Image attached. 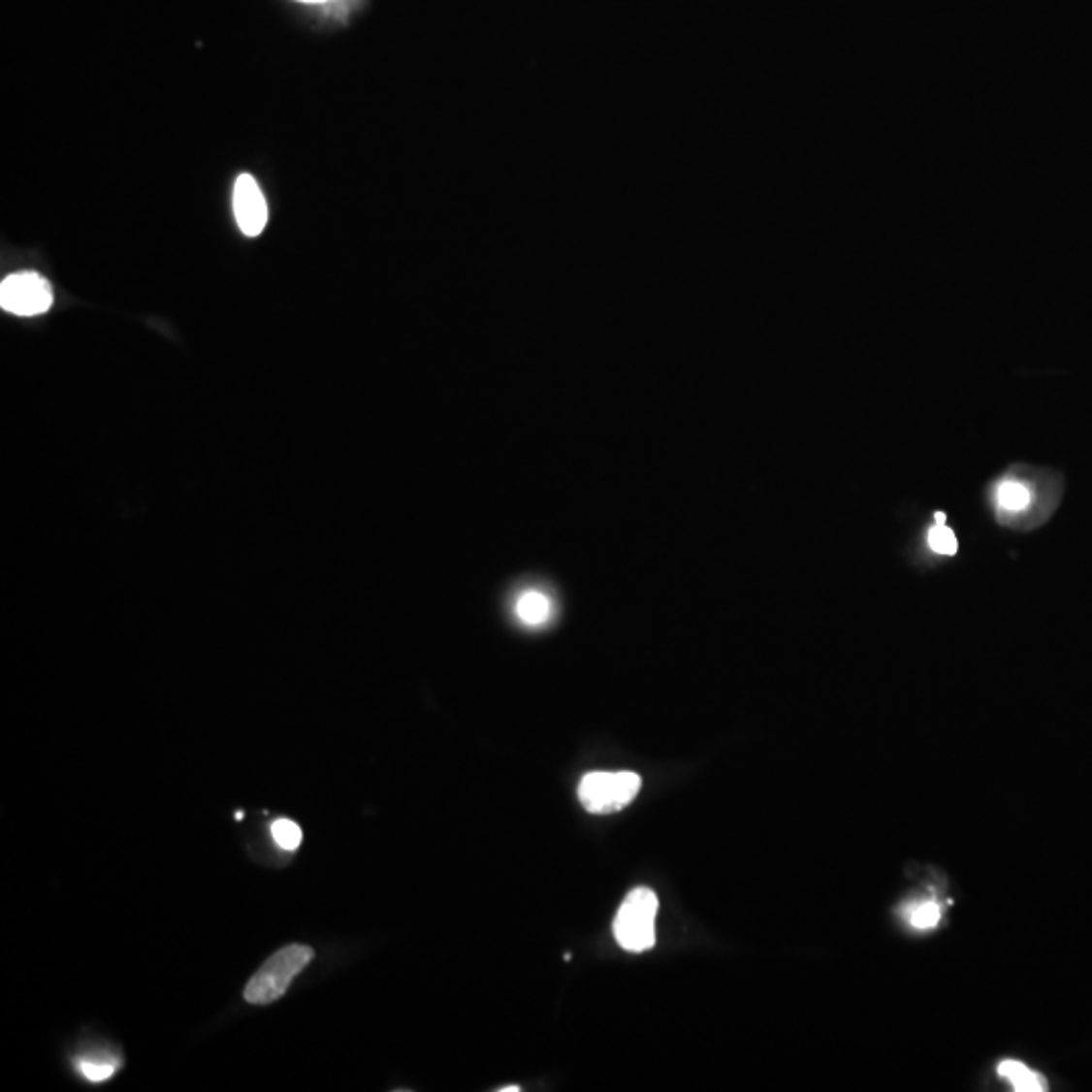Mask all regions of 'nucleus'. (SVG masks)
Masks as SVG:
<instances>
[{
    "label": "nucleus",
    "instance_id": "f257e3e1",
    "mask_svg": "<svg viewBox=\"0 0 1092 1092\" xmlns=\"http://www.w3.org/2000/svg\"><path fill=\"white\" fill-rule=\"evenodd\" d=\"M314 951L305 945H288L273 953L245 987V1000L253 1006H268L288 991L300 971L312 961Z\"/></svg>",
    "mask_w": 1092,
    "mask_h": 1092
},
{
    "label": "nucleus",
    "instance_id": "f03ea898",
    "mask_svg": "<svg viewBox=\"0 0 1092 1092\" xmlns=\"http://www.w3.org/2000/svg\"><path fill=\"white\" fill-rule=\"evenodd\" d=\"M658 896L650 888H635L622 902L613 922L615 941L629 953H644L656 943Z\"/></svg>",
    "mask_w": 1092,
    "mask_h": 1092
},
{
    "label": "nucleus",
    "instance_id": "7ed1b4c3",
    "mask_svg": "<svg viewBox=\"0 0 1092 1092\" xmlns=\"http://www.w3.org/2000/svg\"><path fill=\"white\" fill-rule=\"evenodd\" d=\"M642 789V777L631 771L587 773L579 783V801L591 814L624 810Z\"/></svg>",
    "mask_w": 1092,
    "mask_h": 1092
},
{
    "label": "nucleus",
    "instance_id": "20e7f679",
    "mask_svg": "<svg viewBox=\"0 0 1092 1092\" xmlns=\"http://www.w3.org/2000/svg\"><path fill=\"white\" fill-rule=\"evenodd\" d=\"M0 305L15 316H39L53 305V290L49 281L35 272L13 273L0 286Z\"/></svg>",
    "mask_w": 1092,
    "mask_h": 1092
},
{
    "label": "nucleus",
    "instance_id": "39448f33",
    "mask_svg": "<svg viewBox=\"0 0 1092 1092\" xmlns=\"http://www.w3.org/2000/svg\"><path fill=\"white\" fill-rule=\"evenodd\" d=\"M233 210L235 219L243 235L257 237L268 225V203L257 180L251 175H241L233 188Z\"/></svg>",
    "mask_w": 1092,
    "mask_h": 1092
},
{
    "label": "nucleus",
    "instance_id": "423d86ee",
    "mask_svg": "<svg viewBox=\"0 0 1092 1092\" xmlns=\"http://www.w3.org/2000/svg\"><path fill=\"white\" fill-rule=\"evenodd\" d=\"M555 615V601L549 593L542 589H527L522 591L514 601V617L518 624L530 629H538L549 626Z\"/></svg>",
    "mask_w": 1092,
    "mask_h": 1092
},
{
    "label": "nucleus",
    "instance_id": "0eeeda50",
    "mask_svg": "<svg viewBox=\"0 0 1092 1092\" xmlns=\"http://www.w3.org/2000/svg\"><path fill=\"white\" fill-rule=\"evenodd\" d=\"M997 1075L1012 1084L1015 1092H1044L1048 1090V1080L1030 1066L1019 1060H1004L997 1066Z\"/></svg>",
    "mask_w": 1092,
    "mask_h": 1092
},
{
    "label": "nucleus",
    "instance_id": "6e6552de",
    "mask_svg": "<svg viewBox=\"0 0 1092 1092\" xmlns=\"http://www.w3.org/2000/svg\"><path fill=\"white\" fill-rule=\"evenodd\" d=\"M905 918L916 931H931L941 922V905L935 900L916 902L905 911Z\"/></svg>",
    "mask_w": 1092,
    "mask_h": 1092
},
{
    "label": "nucleus",
    "instance_id": "1a4fd4ad",
    "mask_svg": "<svg viewBox=\"0 0 1092 1092\" xmlns=\"http://www.w3.org/2000/svg\"><path fill=\"white\" fill-rule=\"evenodd\" d=\"M1000 504L1010 510V512H1019L1028 508L1030 500H1032V494L1024 484H1017V482H1006L1000 486Z\"/></svg>",
    "mask_w": 1092,
    "mask_h": 1092
},
{
    "label": "nucleus",
    "instance_id": "9d476101",
    "mask_svg": "<svg viewBox=\"0 0 1092 1092\" xmlns=\"http://www.w3.org/2000/svg\"><path fill=\"white\" fill-rule=\"evenodd\" d=\"M272 836L283 850H296L302 844V829L292 819H277L272 825Z\"/></svg>",
    "mask_w": 1092,
    "mask_h": 1092
},
{
    "label": "nucleus",
    "instance_id": "9b49d317",
    "mask_svg": "<svg viewBox=\"0 0 1092 1092\" xmlns=\"http://www.w3.org/2000/svg\"><path fill=\"white\" fill-rule=\"evenodd\" d=\"M929 544H931V549L939 555H955L957 549H959L955 532L951 529H947L945 525H937L929 532Z\"/></svg>",
    "mask_w": 1092,
    "mask_h": 1092
},
{
    "label": "nucleus",
    "instance_id": "f8f14e48",
    "mask_svg": "<svg viewBox=\"0 0 1092 1092\" xmlns=\"http://www.w3.org/2000/svg\"><path fill=\"white\" fill-rule=\"evenodd\" d=\"M117 1062H110V1060H93V1058H83L80 1060V1071L85 1075V1078H89L91 1082H102L106 1080L113 1071H115Z\"/></svg>",
    "mask_w": 1092,
    "mask_h": 1092
},
{
    "label": "nucleus",
    "instance_id": "ddd939ff",
    "mask_svg": "<svg viewBox=\"0 0 1092 1092\" xmlns=\"http://www.w3.org/2000/svg\"><path fill=\"white\" fill-rule=\"evenodd\" d=\"M935 520H937V525H945V520H947V516H945V514H943V512H937V514H935Z\"/></svg>",
    "mask_w": 1092,
    "mask_h": 1092
},
{
    "label": "nucleus",
    "instance_id": "4468645a",
    "mask_svg": "<svg viewBox=\"0 0 1092 1092\" xmlns=\"http://www.w3.org/2000/svg\"><path fill=\"white\" fill-rule=\"evenodd\" d=\"M518 1090H520L518 1086H506V1088H500V1092H518Z\"/></svg>",
    "mask_w": 1092,
    "mask_h": 1092
},
{
    "label": "nucleus",
    "instance_id": "2eb2a0df",
    "mask_svg": "<svg viewBox=\"0 0 1092 1092\" xmlns=\"http://www.w3.org/2000/svg\"><path fill=\"white\" fill-rule=\"evenodd\" d=\"M302 3H326V0H302Z\"/></svg>",
    "mask_w": 1092,
    "mask_h": 1092
}]
</instances>
